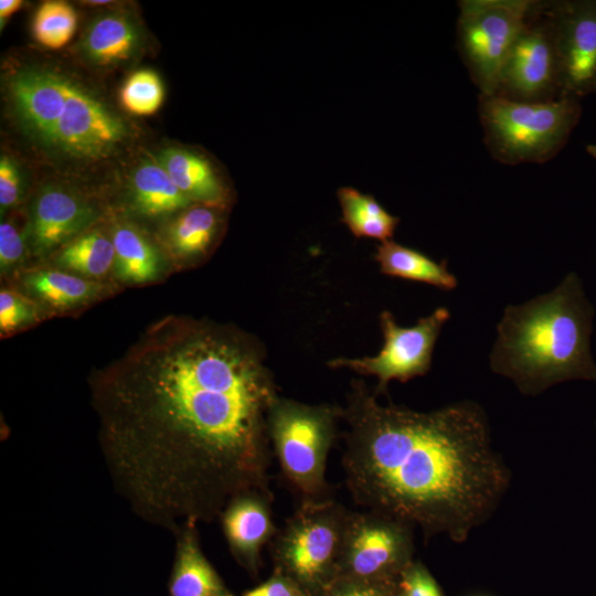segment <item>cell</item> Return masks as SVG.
Here are the masks:
<instances>
[{
  "mask_svg": "<svg viewBox=\"0 0 596 596\" xmlns=\"http://www.w3.org/2000/svg\"><path fill=\"white\" fill-rule=\"evenodd\" d=\"M104 460L142 520L175 534L269 489L264 351L236 327L170 315L89 381Z\"/></svg>",
  "mask_w": 596,
  "mask_h": 596,
  "instance_id": "1",
  "label": "cell"
},
{
  "mask_svg": "<svg viewBox=\"0 0 596 596\" xmlns=\"http://www.w3.org/2000/svg\"><path fill=\"white\" fill-rule=\"evenodd\" d=\"M341 418L345 483L363 510L460 541L504 493L508 471L475 403L417 412L353 381Z\"/></svg>",
  "mask_w": 596,
  "mask_h": 596,
  "instance_id": "2",
  "label": "cell"
},
{
  "mask_svg": "<svg viewBox=\"0 0 596 596\" xmlns=\"http://www.w3.org/2000/svg\"><path fill=\"white\" fill-rule=\"evenodd\" d=\"M593 313L575 273L551 292L507 307L497 327L491 369L530 394L567 380L596 381Z\"/></svg>",
  "mask_w": 596,
  "mask_h": 596,
  "instance_id": "3",
  "label": "cell"
},
{
  "mask_svg": "<svg viewBox=\"0 0 596 596\" xmlns=\"http://www.w3.org/2000/svg\"><path fill=\"white\" fill-rule=\"evenodd\" d=\"M21 127L44 148L76 159L110 156L128 137L124 120L100 98L56 71L29 66L9 81Z\"/></svg>",
  "mask_w": 596,
  "mask_h": 596,
  "instance_id": "4",
  "label": "cell"
},
{
  "mask_svg": "<svg viewBox=\"0 0 596 596\" xmlns=\"http://www.w3.org/2000/svg\"><path fill=\"white\" fill-rule=\"evenodd\" d=\"M341 408L279 395L268 412V435L280 469L301 502L329 499L327 458Z\"/></svg>",
  "mask_w": 596,
  "mask_h": 596,
  "instance_id": "5",
  "label": "cell"
},
{
  "mask_svg": "<svg viewBox=\"0 0 596 596\" xmlns=\"http://www.w3.org/2000/svg\"><path fill=\"white\" fill-rule=\"evenodd\" d=\"M581 114L573 96L545 102L483 95L480 116L494 156L508 163L543 162L565 143Z\"/></svg>",
  "mask_w": 596,
  "mask_h": 596,
  "instance_id": "6",
  "label": "cell"
},
{
  "mask_svg": "<svg viewBox=\"0 0 596 596\" xmlns=\"http://www.w3.org/2000/svg\"><path fill=\"white\" fill-rule=\"evenodd\" d=\"M349 510L331 498L301 502L272 540L278 573L311 588L338 576ZM311 596V595H310Z\"/></svg>",
  "mask_w": 596,
  "mask_h": 596,
  "instance_id": "7",
  "label": "cell"
},
{
  "mask_svg": "<svg viewBox=\"0 0 596 596\" xmlns=\"http://www.w3.org/2000/svg\"><path fill=\"white\" fill-rule=\"evenodd\" d=\"M530 1L460 2L458 33L467 65L483 95H493L513 45L528 24Z\"/></svg>",
  "mask_w": 596,
  "mask_h": 596,
  "instance_id": "8",
  "label": "cell"
},
{
  "mask_svg": "<svg viewBox=\"0 0 596 596\" xmlns=\"http://www.w3.org/2000/svg\"><path fill=\"white\" fill-rule=\"evenodd\" d=\"M449 318V310L439 307L413 327H401L392 312L383 310L380 324L384 343L380 352L374 356L332 359L328 365L375 376L377 392H384L392 380L406 382L429 371L436 341Z\"/></svg>",
  "mask_w": 596,
  "mask_h": 596,
  "instance_id": "9",
  "label": "cell"
},
{
  "mask_svg": "<svg viewBox=\"0 0 596 596\" xmlns=\"http://www.w3.org/2000/svg\"><path fill=\"white\" fill-rule=\"evenodd\" d=\"M411 549L408 526L368 510L349 511L338 576L371 583L392 570L406 567Z\"/></svg>",
  "mask_w": 596,
  "mask_h": 596,
  "instance_id": "10",
  "label": "cell"
},
{
  "mask_svg": "<svg viewBox=\"0 0 596 596\" xmlns=\"http://www.w3.org/2000/svg\"><path fill=\"white\" fill-rule=\"evenodd\" d=\"M96 209L78 194L49 185L35 196L30 213L28 240L38 256L58 251L85 233L96 220Z\"/></svg>",
  "mask_w": 596,
  "mask_h": 596,
  "instance_id": "11",
  "label": "cell"
},
{
  "mask_svg": "<svg viewBox=\"0 0 596 596\" xmlns=\"http://www.w3.org/2000/svg\"><path fill=\"white\" fill-rule=\"evenodd\" d=\"M556 42L560 84L566 95L596 91V3H575L564 11Z\"/></svg>",
  "mask_w": 596,
  "mask_h": 596,
  "instance_id": "12",
  "label": "cell"
},
{
  "mask_svg": "<svg viewBox=\"0 0 596 596\" xmlns=\"http://www.w3.org/2000/svg\"><path fill=\"white\" fill-rule=\"evenodd\" d=\"M560 83L556 31L543 26L524 28L504 65L500 86L521 98H536Z\"/></svg>",
  "mask_w": 596,
  "mask_h": 596,
  "instance_id": "13",
  "label": "cell"
},
{
  "mask_svg": "<svg viewBox=\"0 0 596 596\" xmlns=\"http://www.w3.org/2000/svg\"><path fill=\"white\" fill-rule=\"evenodd\" d=\"M270 490L243 492L225 505L220 515L222 530L235 560L255 572L262 549L275 536Z\"/></svg>",
  "mask_w": 596,
  "mask_h": 596,
  "instance_id": "14",
  "label": "cell"
},
{
  "mask_svg": "<svg viewBox=\"0 0 596 596\" xmlns=\"http://www.w3.org/2000/svg\"><path fill=\"white\" fill-rule=\"evenodd\" d=\"M111 286L56 267H35L21 273L19 290L47 313L76 311L107 296Z\"/></svg>",
  "mask_w": 596,
  "mask_h": 596,
  "instance_id": "15",
  "label": "cell"
},
{
  "mask_svg": "<svg viewBox=\"0 0 596 596\" xmlns=\"http://www.w3.org/2000/svg\"><path fill=\"white\" fill-rule=\"evenodd\" d=\"M223 209L195 203L169 223L164 245L175 265L193 266L207 257L222 231Z\"/></svg>",
  "mask_w": 596,
  "mask_h": 596,
  "instance_id": "16",
  "label": "cell"
},
{
  "mask_svg": "<svg viewBox=\"0 0 596 596\" xmlns=\"http://www.w3.org/2000/svg\"><path fill=\"white\" fill-rule=\"evenodd\" d=\"M175 552L168 589L170 596H233L205 557L198 524L188 523L175 534Z\"/></svg>",
  "mask_w": 596,
  "mask_h": 596,
  "instance_id": "17",
  "label": "cell"
},
{
  "mask_svg": "<svg viewBox=\"0 0 596 596\" xmlns=\"http://www.w3.org/2000/svg\"><path fill=\"white\" fill-rule=\"evenodd\" d=\"M172 182L193 203L225 207L228 190L213 163L203 155L167 148L157 158Z\"/></svg>",
  "mask_w": 596,
  "mask_h": 596,
  "instance_id": "18",
  "label": "cell"
},
{
  "mask_svg": "<svg viewBox=\"0 0 596 596\" xmlns=\"http://www.w3.org/2000/svg\"><path fill=\"white\" fill-rule=\"evenodd\" d=\"M115 249L114 277L124 285H145L163 277L166 272L161 253L137 227L128 223L116 224L111 232Z\"/></svg>",
  "mask_w": 596,
  "mask_h": 596,
  "instance_id": "19",
  "label": "cell"
},
{
  "mask_svg": "<svg viewBox=\"0 0 596 596\" xmlns=\"http://www.w3.org/2000/svg\"><path fill=\"white\" fill-rule=\"evenodd\" d=\"M130 202L137 213L149 219L180 213L195 204L177 188L158 160L142 162L132 172Z\"/></svg>",
  "mask_w": 596,
  "mask_h": 596,
  "instance_id": "20",
  "label": "cell"
},
{
  "mask_svg": "<svg viewBox=\"0 0 596 596\" xmlns=\"http://www.w3.org/2000/svg\"><path fill=\"white\" fill-rule=\"evenodd\" d=\"M374 258L381 272L389 276L424 283L444 290H453L458 285L446 260L436 262L424 253L392 240L376 246Z\"/></svg>",
  "mask_w": 596,
  "mask_h": 596,
  "instance_id": "21",
  "label": "cell"
},
{
  "mask_svg": "<svg viewBox=\"0 0 596 596\" xmlns=\"http://www.w3.org/2000/svg\"><path fill=\"white\" fill-rule=\"evenodd\" d=\"M139 41V32L132 21L119 13L96 18L83 40V51L97 65H111L129 58Z\"/></svg>",
  "mask_w": 596,
  "mask_h": 596,
  "instance_id": "22",
  "label": "cell"
},
{
  "mask_svg": "<svg viewBox=\"0 0 596 596\" xmlns=\"http://www.w3.org/2000/svg\"><path fill=\"white\" fill-rule=\"evenodd\" d=\"M115 249L111 237L99 230L86 231L75 237L53 257V267L77 276L103 281L113 273Z\"/></svg>",
  "mask_w": 596,
  "mask_h": 596,
  "instance_id": "23",
  "label": "cell"
},
{
  "mask_svg": "<svg viewBox=\"0 0 596 596\" xmlns=\"http://www.w3.org/2000/svg\"><path fill=\"white\" fill-rule=\"evenodd\" d=\"M342 222L355 237L381 242L392 240L400 219L389 213L372 195L351 187L338 190Z\"/></svg>",
  "mask_w": 596,
  "mask_h": 596,
  "instance_id": "24",
  "label": "cell"
},
{
  "mask_svg": "<svg viewBox=\"0 0 596 596\" xmlns=\"http://www.w3.org/2000/svg\"><path fill=\"white\" fill-rule=\"evenodd\" d=\"M77 28L74 8L64 1H45L36 10L32 21L34 39L43 46L57 50L65 46Z\"/></svg>",
  "mask_w": 596,
  "mask_h": 596,
  "instance_id": "25",
  "label": "cell"
},
{
  "mask_svg": "<svg viewBox=\"0 0 596 596\" xmlns=\"http://www.w3.org/2000/svg\"><path fill=\"white\" fill-rule=\"evenodd\" d=\"M163 98L162 81L151 70L132 73L119 92V99L125 109L139 116L155 114L161 107Z\"/></svg>",
  "mask_w": 596,
  "mask_h": 596,
  "instance_id": "26",
  "label": "cell"
},
{
  "mask_svg": "<svg viewBox=\"0 0 596 596\" xmlns=\"http://www.w3.org/2000/svg\"><path fill=\"white\" fill-rule=\"evenodd\" d=\"M46 315L30 297L20 290L2 288L0 291V331L2 336L23 330Z\"/></svg>",
  "mask_w": 596,
  "mask_h": 596,
  "instance_id": "27",
  "label": "cell"
},
{
  "mask_svg": "<svg viewBox=\"0 0 596 596\" xmlns=\"http://www.w3.org/2000/svg\"><path fill=\"white\" fill-rule=\"evenodd\" d=\"M25 242L14 223L0 224V270L2 276L13 274L23 263Z\"/></svg>",
  "mask_w": 596,
  "mask_h": 596,
  "instance_id": "28",
  "label": "cell"
},
{
  "mask_svg": "<svg viewBox=\"0 0 596 596\" xmlns=\"http://www.w3.org/2000/svg\"><path fill=\"white\" fill-rule=\"evenodd\" d=\"M403 596H441L432 575L421 565H407L401 572Z\"/></svg>",
  "mask_w": 596,
  "mask_h": 596,
  "instance_id": "29",
  "label": "cell"
},
{
  "mask_svg": "<svg viewBox=\"0 0 596 596\" xmlns=\"http://www.w3.org/2000/svg\"><path fill=\"white\" fill-rule=\"evenodd\" d=\"M21 173L17 163L8 156L0 159V209L4 211L15 205L21 196Z\"/></svg>",
  "mask_w": 596,
  "mask_h": 596,
  "instance_id": "30",
  "label": "cell"
},
{
  "mask_svg": "<svg viewBox=\"0 0 596 596\" xmlns=\"http://www.w3.org/2000/svg\"><path fill=\"white\" fill-rule=\"evenodd\" d=\"M243 596H310L292 579L276 574L259 586L246 592Z\"/></svg>",
  "mask_w": 596,
  "mask_h": 596,
  "instance_id": "31",
  "label": "cell"
},
{
  "mask_svg": "<svg viewBox=\"0 0 596 596\" xmlns=\"http://www.w3.org/2000/svg\"><path fill=\"white\" fill-rule=\"evenodd\" d=\"M334 589L330 596H382L380 589L371 583L348 581Z\"/></svg>",
  "mask_w": 596,
  "mask_h": 596,
  "instance_id": "32",
  "label": "cell"
},
{
  "mask_svg": "<svg viewBox=\"0 0 596 596\" xmlns=\"http://www.w3.org/2000/svg\"><path fill=\"white\" fill-rule=\"evenodd\" d=\"M22 6L21 0H1L0 1V21L1 28L3 26L4 21L19 10Z\"/></svg>",
  "mask_w": 596,
  "mask_h": 596,
  "instance_id": "33",
  "label": "cell"
},
{
  "mask_svg": "<svg viewBox=\"0 0 596 596\" xmlns=\"http://www.w3.org/2000/svg\"><path fill=\"white\" fill-rule=\"evenodd\" d=\"M586 150L592 157L596 158V145H588Z\"/></svg>",
  "mask_w": 596,
  "mask_h": 596,
  "instance_id": "34",
  "label": "cell"
}]
</instances>
